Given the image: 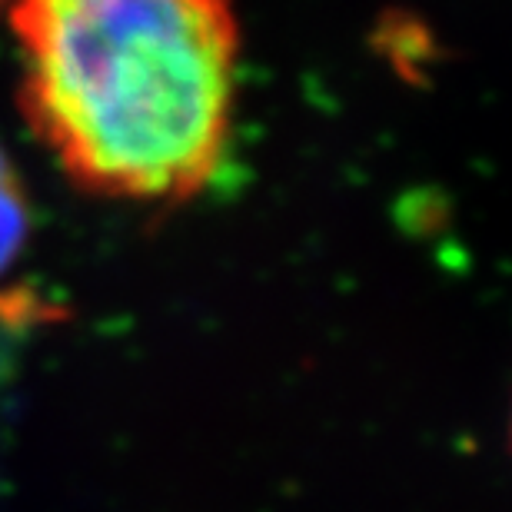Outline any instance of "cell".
I'll list each match as a JSON object with an SVG mask.
<instances>
[{
	"label": "cell",
	"instance_id": "obj_3",
	"mask_svg": "<svg viewBox=\"0 0 512 512\" xmlns=\"http://www.w3.org/2000/svg\"><path fill=\"white\" fill-rule=\"evenodd\" d=\"M10 4H14V0H0V10H4V7H10Z\"/></svg>",
	"mask_w": 512,
	"mask_h": 512
},
{
	"label": "cell",
	"instance_id": "obj_1",
	"mask_svg": "<svg viewBox=\"0 0 512 512\" xmlns=\"http://www.w3.org/2000/svg\"><path fill=\"white\" fill-rule=\"evenodd\" d=\"M20 104L77 187L180 203L210 187L233 130L230 0H14Z\"/></svg>",
	"mask_w": 512,
	"mask_h": 512
},
{
	"label": "cell",
	"instance_id": "obj_2",
	"mask_svg": "<svg viewBox=\"0 0 512 512\" xmlns=\"http://www.w3.org/2000/svg\"><path fill=\"white\" fill-rule=\"evenodd\" d=\"M30 233V207L24 187L17 180V170L0 147V273H7L17 263L20 250Z\"/></svg>",
	"mask_w": 512,
	"mask_h": 512
}]
</instances>
